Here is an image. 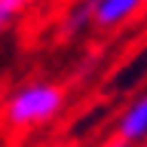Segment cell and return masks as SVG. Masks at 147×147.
Returning a JSON list of instances; mask_svg holds the SVG:
<instances>
[{
	"label": "cell",
	"instance_id": "cell-3",
	"mask_svg": "<svg viewBox=\"0 0 147 147\" xmlns=\"http://www.w3.org/2000/svg\"><path fill=\"white\" fill-rule=\"evenodd\" d=\"M117 138L123 144H138L147 138V92L138 95L135 101H129V107L123 110L117 123Z\"/></svg>",
	"mask_w": 147,
	"mask_h": 147
},
{
	"label": "cell",
	"instance_id": "cell-5",
	"mask_svg": "<svg viewBox=\"0 0 147 147\" xmlns=\"http://www.w3.org/2000/svg\"><path fill=\"white\" fill-rule=\"evenodd\" d=\"M25 6H28L25 0H0V34L12 25V18H16Z\"/></svg>",
	"mask_w": 147,
	"mask_h": 147
},
{
	"label": "cell",
	"instance_id": "cell-6",
	"mask_svg": "<svg viewBox=\"0 0 147 147\" xmlns=\"http://www.w3.org/2000/svg\"><path fill=\"white\" fill-rule=\"evenodd\" d=\"M25 3H28V0H25Z\"/></svg>",
	"mask_w": 147,
	"mask_h": 147
},
{
	"label": "cell",
	"instance_id": "cell-1",
	"mask_svg": "<svg viewBox=\"0 0 147 147\" xmlns=\"http://www.w3.org/2000/svg\"><path fill=\"white\" fill-rule=\"evenodd\" d=\"M64 89L55 83H28L6 101V119L12 126H40L61 113Z\"/></svg>",
	"mask_w": 147,
	"mask_h": 147
},
{
	"label": "cell",
	"instance_id": "cell-2",
	"mask_svg": "<svg viewBox=\"0 0 147 147\" xmlns=\"http://www.w3.org/2000/svg\"><path fill=\"white\" fill-rule=\"evenodd\" d=\"M147 0H92V25L95 28H117L144 9Z\"/></svg>",
	"mask_w": 147,
	"mask_h": 147
},
{
	"label": "cell",
	"instance_id": "cell-4",
	"mask_svg": "<svg viewBox=\"0 0 147 147\" xmlns=\"http://www.w3.org/2000/svg\"><path fill=\"white\" fill-rule=\"evenodd\" d=\"M86 25H92V0H83V6H74L71 16L64 18V31L67 34H77Z\"/></svg>",
	"mask_w": 147,
	"mask_h": 147
}]
</instances>
